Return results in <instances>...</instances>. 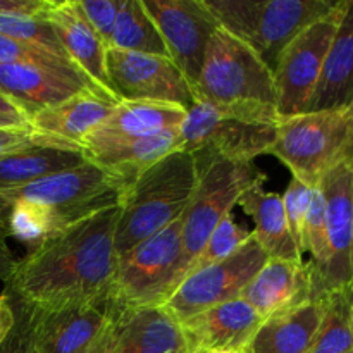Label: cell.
I'll return each instance as SVG.
<instances>
[{"instance_id": "1", "label": "cell", "mask_w": 353, "mask_h": 353, "mask_svg": "<svg viewBox=\"0 0 353 353\" xmlns=\"http://www.w3.org/2000/svg\"><path fill=\"white\" fill-rule=\"evenodd\" d=\"M119 214V205L99 210L33 245L10 265L7 295L31 309L105 300L116 269Z\"/></svg>"}, {"instance_id": "2", "label": "cell", "mask_w": 353, "mask_h": 353, "mask_svg": "<svg viewBox=\"0 0 353 353\" xmlns=\"http://www.w3.org/2000/svg\"><path fill=\"white\" fill-rule=\"evenodd\" d=\"M279 121L276 105L195 100L181 124L179 150L193 155L199 171L216 159L252 164L269 154Z\"/></svg>"}, {"instance_id": "3", "label": "cell", "mask_w": 353, "mask_h": 353, "mask_svg": "<svg viewBox=\"0 0 353 353\" xmlns=\"http://www.w3.org/2000/svg\"><path fill=\"white\" fill-rule=\"evenodd\" d=\"M199 183L192 154L176 150L141 171L128 185L119 203L116 255L154 236L183 216Z\"/></svg>"}, {"instance_id": "4", "label": "cell", "mask_w": 353, "mask_h": 353, "mask_svg": "<svg viewBox=\"0 0 353 353\" xmlns=\"http://www.w3.org/2000/svg\"><path fill=\"white\" fill-rule=\"evenodd\" d=\"M181 217L154 236L116 257L109 290V312L114 319L147 307H162L185 278Z\"/></svg>"}, {"instance_id": "5", "label": "cell", "mask_w": 353, "mask_h": 353, "mask_svg": "<svg viewBox=\"0 0 353 353\" xmlns=\"http://www.w3.org/2000/svg\"><path fill=\"white\" fill-rule=\"evenodd\" d=\"M340 2V0H338ZM333 0H205L219 23L274 69L279 54L309 24L330 14Z\"/></svg>"}, {"instance_id": "6", "label": "cell", "mask_w": 353, "mask_h": 353, "mask_svg": "<svg viewBox=\"0 0 353 353\" xmlns=\"http://www.w3.org/2000/svg\"><path fill=\"white\" fill-rule=\"evenodd\" d=\"M269 154L309 186L353 155V124L348 110H317L281 117Z\"/></svg>"}, {"instance_id": "7", "label": "cell", "mask_w": 353, "mask_h": 353, "mask_svg": "<svg viewBox=\"0 0 353 353\" xmlns=\"http://www.w3.org/2000/svg\"><path fill=\"white\" fill-rule=\"evenodd\" d=\"M126 188L128 183L119 174L88 161L26 186L0 190V209L6 212L7 205L19 200L37 203L65 228L90 214L119 205Z\"/></svg>"}, {"instance_id": "8", "label": "cell", "mask_w": 353, "mask_h": 353, "mask_svg": "<svg viewBox=\"0 0 353 353\" xmlns=\"http://www.w3.org/2000/svg\"><path fill=\"white\" fill-rule=\"evenodd\" d=\"M193 99L216 103L276 105L272 69L236 37L217 28L210 37ZM278 109V107H276Z\"/></svg>"}, {"instance_id": "9", "label": "cell", "mask_w": 353, "mask_h": 353, "mask_svg": "<svg viewBox=\"0 0 353 353\" xmlns=\"http://www.w3.org/2000/svg\"><path fill=\"white\" fill-rule=\"evenodd\" d=\"M259 172L252 168V164H240L224 159H216L200 169L195 193L181 216L185 276L190 262L202 250L203 243L217 224L233 212V207L238 205L240 196L254 183Z\"/></svg>"}, {"instance_id": "10", "label": "cell", "mask_w": 353, "mask_h": 353, "mask_svg": "<svg viewBox=\"0 0 353 353\" xmlns=\"http://www.w3.org/2000/svg\"><path fill=\"white\" fill-rule=\"evenodd\" d=\"M343 6L345 0H340L330 14L309 24L279 54L272 76L278 97L276 107L281 117L296 116L309 109L327 50L343 14Z\"/></svg>"}, {"instance_id": "11", "label": "cell", "mask_w": 353, "mask_h": 353, "mask_svg": "<svg viewBox=\"0 0 353 353\" xmlns=\"http://www.w3.org/2000/svg\"><path fill=\"white\" fill-rule=\"evenodd\" d=\"M269 261V255L254 236L224 261L200 269L179 283L164 307L178 323L210 307L240 299L245 286Z\"/></svg>"}, {"instance_id": "12", "label": "cell", "mask_w": 353, "mask_h": 353, "mask_svg": "<svg viewBox=\"0 0 353 353\" xmlns=\"http://www.w3.org/2000/svg\"><path fill=\"white\" fill-rule=\"evenodd\" d=\"M326 202L327 262L312 278V302L353 281V171L340 162L319 183Z\"/></svg>"}, {"instance_id": "13", "label": "cell", "mask_w": 353, "mask_h": 353, "mask_svg": "<svg viewBox=\"0 0 353 353\" xmlns=\"http://www.w3.org/2000/svg\"><path fill=\"white\" fill-rule=\"evenodd\" d=\"M107 74L119 100H152L193 105V90L172 59L107 48Z\"/></svg>"}, {"instance_id": "14", "label": "cell", "mask_w": 353, "mask_h": 353, "mask_svg": "<svg viewBox=\"0 0 353 353\" xmlns=\"http://www.w3.org/2000/svg\"><path fill=\"white\" fill-rule=\"evenodd\" d=\"M145 10L157 26L169 57L195 86L210 37L219 23L205 0H141Z\"/></svg>"}, {"instance_id": "15", "label": "cell", "mask_w": 353, "mask_h": 353, "mask_svg": "<svg viewBox=\"0 0 353 353\" xmlns=\"http://www.w3.org/2000/svg\"><path fill=\"white\" fill-rule=\"evenodd\" d=\"M83 90L107 95L88 76L79 71L31 64H0V93L6 95L28 119L47 107L71 99Z\"/></svg>"}, {"instance_id": "16", "label": "cell", "mask_w": 353, "mask_h": 353, "mask_svg": "<svg viewBox=\"0 0 353 353\" xmlns=\"http://www.w3.org/2000/svg\"><path fill=\"white\" fill-rule=\"evenodd\" d=\"M26 309L37 353H81L100 336L110 319L107 299L61 309L28 305Z\"/></svg>"}, {"instance_id": "17", "label": "cell", "mask_w": 353, "mask_h": 353, "mask_svg": "<svg viewBox=\"0 0 353 353\" xmlns=\"http://www.w3.org/2000/svg\"><path fill=\"white\" fill-rule=\"evenodd\" d=\"M264 317L243 299L210 307L183 321L181 330L190 353L238 352L247 353L252 338Z\"/></svg>"}, {"instance_id": "18", "label": "cell", "mask_w": 353, "mask_h": 353, "mask_svg": "<svg viewBox=\"0 0 353 353\" xmlns=\"http://www.w3.org/2000/svg\"><path fill=\"white\" fill-rule=\"evenodd\" d=\"M81 148L90 162L119 174L130 185L141 171L181 148V128L148 137H107L92 133Z\"/></svg>"}, {"instance_id": "19", "label": "cell", "mask_w": 353, "mask_h": 353, "mask_svg": "<svg viewBox=\"0 0 353 353\" xmlns=\"http://www.w3.org/2000/svg\"><path fill=\"white\" fill-rule=\"evenodd\" d=\"M240 299L250 303L264 319L312 302L309 262L269 259L245 286Z\"/></svg>"}, {"instance_id": "20", "label": "cell", "mask_w": 353, "mask_h": 353, "mask_svg": "<svg viewBox=\"0 0 353 353\" xmlns=\"http://www.w3.org/2000/svg\"><path fill=\"white\" fill-rule=\"evenodd\" d=\"M45 19L52 24L59 41L64 47L68 57L95 83L107 95L117 99L107 74L105 54L107 47L92 24L86 21L78 3L65 0L54 2ZM119 100V99H117Z\"/></svg>"}, {"instance_id": "21", "label": "cell", "mask_w": 353, "mask_h": 353, "mask_svg": "<svg viewBox=\"0 0 353 353\" xmlns=\"http://www.w3.org/2000/svg\"><path fill=\"white\" fill-rule=\"evenodd\" d=\"M117 102L119 100L102 93L83 90L71 99L34 114L30 126L55 140L81 147L83 140L109 117Z\"/></svg>"}, {"instance_id": "22", "label": "cell", "mask_w": 353, "mask_h": 353, "mask_svg": "<svg viewBox=\"0 0 353 353\" xmlns=\"http://www.w3.org/2000/svg\"><path fill=\"white\" fill-rule=\"evenodd\" d=\"M112 353H190L181 324L164 307H147L116 319Z\"/></svg>"}, {"instance_id": "23", "label": "cell", "mask_w": 353, "mask_h": 353, "mask_svg": "<svg viewBox=\"0 0 353 353\" xmlns=\"http://www.w3.org/2000/svg\"><path fill=\"white\" fill-rule=\"evenodd\" d=\"M353 102V0H345L343 14L324 61L323 72L307 112L348 110Z\"/></svg>"}, {"instance_id": "24", "label": "cell", "mask_w": 353, "mask_h": 353, "mask_svg": "<svg viewBox=\"0 0 353 353\" xmlns=\"http://www.w3.org/2000/svg\"><path fill=\"white\" fill-rule=\"evenodd\" d=\"M265 179L268 176L264 172H259L254 183L245 190V193L238 200V205L255 223L252 236L261 243L269 259L302 261V254L296 248L288 223H286L281 195L268 192L264 188Z\"/></svg>"}, {"instance_id": "25", "label": "cell", "mask_w": 353, "mask_h": 353, "mask_svg": "<svg viewBox=\"0 0 353 353\" xmlns=\"http://www.w3.org/2000/svg\"><path fill=\"white\" fill-rule=\"evenodd\" d=\"M324 302L314 300L262 321L247 353H307L321 326Z\"/></svg>"}, {"instance_id": "26", "label": "cell", "mask_w": 353, "mask_h": 353, "mask_svg": "<svg viewBox=\"0 0 353 353\" xmlns=\"http://www.w3.org/2000/svg\"><path fill=\"white\" fill-rule=\"evenodd\" d=\"M88 162L76 145H45L7 155L0 161V190H12Z\"/></svg>"}, {"instance_id": "27", "label": "cell", "mask_w": 353, "mask_h": 353, "mask_svg": "<svg viewBox=\"0 0 353 353\" xmlns=\"http://www.w3.org/2000/svg\"><path fill=\"white\" fill-rule=\"evenodd\" d=\"M185 117L186 109L178 103L119 100L109 117L93 133L107 137H148L181 128Z\"/></svg>"}, {"instance_id": "28", "label": "cell", "mask_w": 353, "mask_h": 353, "mask_svg": "<svg viewBox=\"0 0 353 353\" xmlns=\"http://www.w3.org/2000/svg\"><path fill=\"white\" fill-rule=\"evenodd\" d=\"M324 314L307 353L353 352V281L323 296Z\"/></svg>"}, {"instance_id": "29", "label": "cell", "mask_w": 353, "mask_h": 353, "mask_svg": "<svg viewBox=\"0 0 353 353\" xmlns=\"http://www.w3.org/2000/svg\"><path fill=\"white\" fill-rule=\"evenodd\" d=\"M107 48L169 57L168 47L141 0H123Z\"/></svg>"}, {"instance_id": "30", "label": "cell", "mask_w": 353, "mask_h": 353, "mask_svg": "<svg viewBox=\"0 0 353 353\" xmlns=\"http://www.w3.org/2000/svg\"><path fill=\"white\" fill-rule=\"evenodd\" d=\"M252 236V231L247 228H241L234 223L233 212L230 216L224 217L219 224H217L216 230L212 231L207 241L203 243L202 250L196 254V257L190 262L188 272H186L185 278L195 274L200 269L207 268V265H212L216 262L224 261V259L230 257L231 254L238 250L248 238Z\"/></svg>"}, {"instance_id": "31", "label": "cell", "mask_w": 353, "mask_h": 353, "mask_svg": "<svg viewBox=\"0 0 353 353\" xmlns=\"http://www.w3.org/2000/svg\"><path fill=\"white\" fill-rule=\"evenodd\" d=\"M303 252H309L312 255V261L309 262L310 274L317 276L324 269L327 262V231H326V202L321 186H314L312 196H310V205L307 210L305 224H303V238H302Z\"/></svg>"}, {"instance_id": "32", "label": "cell", "mask_w": 353, "mask_h": 353, "mask_svg": "<svg viewBox=\"0 0 353 353\" xmlns=\"http://www.w3.org/2000/svg\"><path fill=\"white\" fill-rule=\"evenodd\" d=\"M0 34L45 48V50L69 59L64 47L59 41L54 28L45 17L26 16H0ZM71 61V59H69Z\"/></svg>"}, {"instance_id": "33", "label": "cell", "mask_w": 353, "mask_h": 353, "mask_svg": "<svg viewBox=\"0 0 353 353\" xmlns=\"http://www.w3.org/2000/svg\"><path fill=\"white\" fill-rule=\"evenodd\" d=\"M0 64H31L41 65V68L71 69V71L83 72L69 59L61 57L57 54H52V52L45 50V48L14 40V38L6 37V34H0Z\"/></svg>"}, {"instance_id": "34", "label": "cell", "mask_w": 353, "mask_h": 353, "mask_svg": "<svg viewBox=\"0 0 353 353\" xmlns=\"http://www.w3.org/2000/svg\"><path fill=\"white\" fill-rule=\"evenodd\" d=\"M310 196H312V186L305 185L300 179L293 178L286 188L285 195H281L283 207H285L286 223H288L290 233L300 254L303 255L302 238H303V224H305L307 210L310 205Z\"/></svg>"}, {"instance_id": "35", "label": "cell", "mask_w": 353, "mask_h": 353, "mask_svg": "<svg viewBox=\"0 0 353 353\" xmlns=\"http://www.w3.org/2000/svg\"><path fill=\"white\" fill-rule=\"evenodd\" d=\"M76 3L100 40L109 47L123 0H76Z\"/></svg>"}, {"instance_id": "36", "label": "cell", "mask_w": 353, "mask_h": 353, "mask_svg": "<svg viewBox=\"0 0 353 353\" xmlns=\"http://www.w3.org/2000/svg\"><path fill=\"white\" fill-rule=\"evenodd\" d=\"M45 145H74V143L55 140V138L47 137V134L38 133V131H34L30 124L21 128H6V130H0V161L6 159L7 155L16 154V152L26 150V148H33V147H45ZM76 147H79V145H76Z\"/></svg>"}, {"instance_id": "37", "label": "cell", "mask_w": 353, "mask_h": 353, "mask_svg": "<svg viewBox=\"0 0 353 353\" xmlns=\"http://www.w3.org/2000/svg\"><path fill=\"white\" fill-rule=\"evenodd\" d=\"M12 300L14 314H16V321L7 334L6 340L0 345V353H37L33 345V338H31V327L30 319H28V309L17 300Z\"/></svg>"}, {"instance_id": "38", "label": "cell", "mask_w": 353, "mask_h": 353, "mask_svg": "<svg viewBox=\"0 0 353 353\" xmlns=\"http://www.w3.org/2000/svg\"><path fill=\"white\" fill-rule=\"evenodd\" d=\"M50 0H0V16L47 17Z\"/></svg>"}, {"instance_id": "39", "label": "cell", "mask_w": 353, "mask_h": 353, "mask_svg": "<svg viewBox=\"0 0 353 353\" xmlns=\"http://www.w3.org/2000/svg\"><path fill=\"white\" fill-rule=\"evenodd\" d=\"M114 338H116V319L110 316L105 330H103L102 333H100V336L81 353H112Z\"/></svg>"}, {"instance_id": "40", "label": "cell", "mask_w": 353, "mask_h": 353, "mask_svg": "<svg viewBox=\"0 0 353 353\" xmlns=\"http://www.w3.org/2000/svg\"><path fill=\"white\" fill-rule=\"evenodd\" d=\"M14 321H16V314H14L12 300L7 293H2L0 295V345L12 330Z\"/></svg>"}, {"instance_id": "41", "label": "cell", "mask_w": 353, "mask_h": 353, "mask_svg": "<svg viewBox=\"0 0 353 353\" xmlns=\"http://www.w3.org/2000/svg\"><path fill=\"white\" fill-rule=\"evenodd\" d=\"M30 121L24 116H7V114H0V130H6V128H21L28 126Z\"/></svg>"}, {"instance_id": "42", "label": "cell", "mask_w": 353, "mask_h": 353, "mask_svg": "<svg viewBox=\"0 0 353 353\" xmlns=\"http://www.w3.org/2000/svg\"><path fill=\"white\" fill-rule=\"evenodd\" d=\"M0 114H7V116H24V114L21 112V110L17 109V107L14 105V103L10 102L6 95H2V93H0Z\"/></svg>"}, {"instance_id": "43", "label": "cell", "mask_w": 353, "mask_h": 353, "mask_svg": "<svg viewBox=\"0 0 353 353\" xmlns=\"http://www.w3.org/2000/svg\"><path fill=\"white\" fill-rule=\"evenodd\" d=\"M12 262L14 261L10 259V254H9V250H7V247L0 248V278H3V279L7 278Z\"/></svg>"}, {"instance_id": "44", "label": "cell", "mask_w": 353, "mask_h": 353, "mask_svg": "<svg viewBox=\"0 0 353 353\" xmlns=\"http://www.w3.org/2000/svg\"><path fill=\"white\" fill-rule=\"evenodd\" d=\"M9 236V230H7V216L2 209H0V248L6 247V238Z\"/></svg>"}, {"instance_id": "45", "label": "cell", "mask_w": 353, "mask_h": 353, "mask_svg": "<svg viewBox=\"0 0 353 353\" xmlns=\"http://www.w3.org/2000/svg\"><path fill=\"white\" fill-rule=\"evenodd\" d=\"M348 116H350V119H352V124H353V102H352L350 109H348Z\"/></svg>"}, {"instance_id": "46", "label": "cell", "mask_w": 353, "mask_h": 353, "mask_svg": "<svg viewBox=\"0 0 353 353\" xmlns=\"http://www.w3.org/2000/svg\"><path fill=\"white\" fill-rule=\"evenodd\" d=\"M348 162H350V165H352V171H353V155H352V159H350V161H348ZM352 265H353V255H352Z\"/></svg>"}, {"instance_id": "47", "label": "cell", "mask_w": 353, "mask_h": 353, "mask_svg": "<svg viewBox=\"0 0 353 353\" xmlns=\"http://www.w3.org/2000/svg\"><path fill=\"white\" fill-rule=\"evenodd\" d=\"M352 353H353V352H352Z\"/></svg>"}]
</instances>
